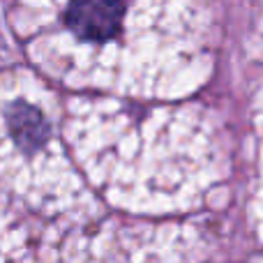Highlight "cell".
Masks as SVG:
<instances>
[{
  "label": "cell",
  "mask_w": 263,
  "mask_h": 263,
  "mask_svg": "<svg viewBox=\"0 0 263 263\" xmlns=\"http://www.w3.org/2000/svg\"><path fill=\"white\" fill-rule=\"evenodd\" d=\"M28 231L18 217L14 215L12 205L0 199V259H28Z\"/></svg>",
  "instance_id": "5"
},
{
  "label": "cell",
  "mask_w": 263,
  "mask_h": 263,
  "mask_svg": "<svg viewBox=\"0 0 263 263\" xmlns=\"http://www.w3.org/2000/svg\"><path fill=\"white\" fill-rule=\"evenodd\" d=\"M254 125L256 134H259V173H256V185L254 194L250 201V219L254 224L256 236L263 240V90L256 97V111H254Z\"/></svg>",
  "instance_id": "6"
},
{
  "label": "cell",
  "mask_w": 263,
  "mask_h": 263,
  "mask_svg": "<svg viewBox=\"0 0 263 263\" xmlns=\"http://www.w3.org/2000/svg\"><path fill=\"white\" fill-rule=\"evenodd\" d=\"M0 199L69 227L100 217L65 150L58 100L26 69L0 74Z\"/></svg>",
  "instance_id": "3"
},
{
  "label": "cell",
  "mask_w": 263,
  "mask_h": 263,
  "mask_svg": "<svg viewBox=\"0 0 263 263\" xmlns=\"http://www.w3.org/2000/svg\"><path fill=\"white\" fill-rule=\"evenodd\" d=\"M205 242L192 227H118L111 224L72 242L58 259H199Z\"/></svg>",
  "instance_id": "4"
},
{
  "label": "cell",
  "mask_w": 263,
  "mask_h": 263,
  "mask_svg": "<svg viewBox=\"0 0 263 263\" xmlns=\"http://www.w3.org/2000/svg\"><path fill=\"white\" fill-rule=\"evenodd\" d=\"M16 26L51 77L143 100L199 88L217 37L210 0H21Z\"/></svg>",
  "instance_id": "1"
},
{
  "label": "cell",
  "mask_w": 263,
  "mask_h": 263,
  "mask_svg": "<svg viewBox=\"0 0 263 263\" xmlns=\"http://www.w3.org/2000/svg\"><path fill=\"white\" fill-rule=\"evenodd\" d=\"M63 132L88 182L127 213L194 210L229 173L224 134L203 106L79 97L69 102Z\"/></svg>",
  "instance_id": "2"
}]
</instances>
